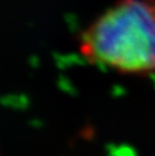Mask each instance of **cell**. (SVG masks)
Instances as JSON below:
<instances>
[{"label": "cell", "instance_id": "1", "mask_svg": "<svg viewBox=\"0 0 155 156\" xmlns=\"http://www.w3.org/2000/svg\"><path fill=\"white\" fill-rule=\"evenodd\" d=\"M79 51L123 73H154L155 1L117 0L82 33Z\"/></svg>", "mask_w": 155, "mask_h": 156}, {"label": "cell", "instance_id": "2", "mask_svg": "<svg viewBox=\"0 0 155 156\" xmlns=\"http://www.w3.org/2000/svg\"><path fill=\"white\" fill-rule=\"evenodd\" d=\"M154 1H155V0H154Z\"/></svg>", "mask_w": 155, "mask_h": 156}]
</instances>
